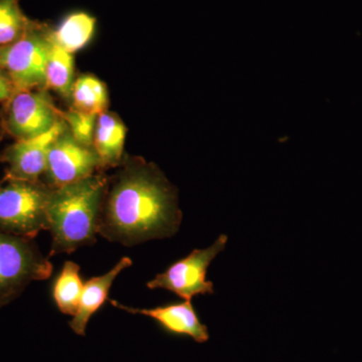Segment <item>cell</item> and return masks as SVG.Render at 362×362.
<instances>
[{"label": "cell", "instance_id": "cell-1", "mask_svg": "<svg viewBox=\"0 0 362 362\" xmlns=\"http://www.w3.org/2000/svg\"><path fill=\"white\" fill-rule=\"evenodd\" d=\"M119 166L105 192L99 235L125 247L175 235L182 221L175 187L144 159L126 158Z\"/></svg>", "mask_w": 362, "mask_h": 362}, {"label": "cell", "instance_id": "cell-2", "mask_svg": "<svg viewBox=\"0 0 362 362\" xmlns=\"http://www.w3.org/2000/svg\"><path fill=\"white\" fill-rule=\"evenodd\" d=\"M108 180L103 175H94L52 189L47 207L51 256L71 254L97 242Z\"/></svg>", "mask_w": 362, "mask_h": 362}, {"label": "cell", "instance_id": "cell-3", "mask_svg": "<svg viewBox=\"0 0 362 362\" xmlns=\"http://www.w3.org/2000/svg\"><path fill=\"white\" fill-rule=\"evenodd\" d=\"M52 189L40 180L4 178L0 182V230L32 240L47 230Z\"/></svg>", "mask_w": 362, "mask_h": 362}, {"label": "cell", "instance_id": "cell-4", "mask_svg": "<svg viewBox=\"0 0 362 362\" xmlns=\"http://www.w3.org/2000/svg\"><path fill=\"white\" fill-rule=\"evenodd\" d=\"M52 262L32 239L0 230V309L23 294L30 283L51 278Z\"/></svg>", "mask_w": 362, "mask_h": 362}, {"label": "cell", "instance_id": "cell-5", "mask_svg": "<svg viewBox=\"0 0 362 362\" xmlns=\"http://www.w3.org/2000/svg\"><path fill=\"white\" fill-rule=\"evenodd\" d=\"M52 28L35 21L21 39L0 47V71L16 90L45 89V65L52 42Z\"/></svg>", "mask_w": 362, "mask_h": 362}, {"label": "cell", "instance_id": "cell-6", "mask_svg": "<svg viewBox=\"0 0 362 362\" xmlns=\"http://www.w3.org/2000/svg\"><path fill=\"white\" fill-rule=\"evenodd\" d=\"M61 119L63 111L45 89L16 90L4 103L1 114L2 128L16 141L44 134Z\"/></svg>", "mask_w": 362, "mask_h": 362}, {"label": "cell", "instance_id": "cell-7", "mask_svg": "<svg viewBox=\"0 0 362 362\" xmlns=\"http://www.w3.org/2000/svg\"><path fill=\"white\" fill-rule=\"evenodd\" d=\"M228 240V235H221L211 247L194 250L149 281L147 288L166 290L185 300H192L199 295L214 294V283L206 278L207 270L211 262L226 249Z\"/></svg>", "mask_w": 362, "mask_h": 362}, {"label": "cell", "instance_id": "cell-8", "mask_svg": "<svg viewBox=\"0 0 362 362\" xmlns=\"http://www.w3.org/2000/svg\"><path fill=\"white\" fill-rule=\"evenodd\" d=\"M100 161L93 147L78 143L66 129L49 150L45 183L58 188L96 175Z\"/></svg>", "mask_w": 362, "mask_h": 362}, {"label": "cell", "instance_id": "cell-9", "mask_svg": "<svg viewBox=\"0 0 362 362\" xmlns=\"http://www.w3.org/2000/svg\"><path fill=\"white\" fill-rule=\"evenodd\" d=\"M66 129L68 126L65 120L61 119L44 134L16 140L1 156V160L7 165L4 178L40 181L47 169V156L52 145Z\"/></svg>", "mask_w": 362, "mask_h": 362}, {"label": "cell", "instance_id": "cell-10", "mask_svg": "<svg viewBox=\"0 0 362 362\" xmlns=\"http://www.w3.org/2000/svg\"><path fill=\"white\" fill-rule=\"evenodd\" d=\"M110 303L115 308L128 313L154 319L161 329L168 334L188 337L197 343H206L209 340V328L202 322L192 300L162 305L151 309L135 308L115 300H110Z\"/></svg>", "mask_w": 362, "mask_h": 362}, {"label": "cell", "instance_id": "cell-11", "mask_svg": "<svg viewBox=\"0 0 362 362\" xmlns=\"http://www.w3.org/2000/svg\"><path fill=\"white\" fill-rule=\"evenodd\" d=\"M132 259L129 257H123L110 271L103 275L90 279L85 283L78 310L69 323L71 329L76 334L85 337L90 319L108 299L114 281L125 269L132 266Z\"/></svg>", "mask_w": 362, "mask_h": 362}, {"label": "cell", "instance_id": "cell-12", "mask_svg": "<svg viewBox=\"0 0 362 362\" xmlns=\"http://www.w3.org/2000/svg\"><path fill=\"white\" fill-rule=\"evenodd\" d=\"M127 128L116 114L103 112L97 118L93 148L100 161V169L117 168L123 161Z\"/></svg>", "mask_w": 362, "mask_h": 362}, {"label": "cell", "instance_id": "cell-13", "mask_svg": "<svg viewBox=\"0 0 362 362\" xmlns=\"http://www.w3.org/2000/svg\"><path fill=\"white\" fill-rule=\"evenodd\" d=\"M96 28V18L83 11L71 13L54 30L52 39L64 51L73 54L84 49L92 40Z\"/></svg>", "mask_w": 362, "mask_h": 362}, {"label": "cell", "instance_id": "cell-14", "mask_svg": "<svg viewBox=\"0 0 362 362\" xmlns=\"http://www.w3.org/2000/svg\"><path fill=\"white\" fill-rule=\"evenodd\" d=\"M74 84L75 64L73 54L64 51L52 40L45 65V90H54L63 99L71 100Z\"/></svg>", "mask_w": 362, "mask_h": 362}, {"label": "cell", "instance_id": "cell-15", "mask_svg": "<svg viewBox=\"0 0 362 362\" xmlns=\"http://www.w3.org/2000/svg\"><path fill=\"white\" fill-rule=\"evenodd\" d=\"M81 267L66 261L52 285V298L62 313L74 316L78 310L84 283L80 275Z\"/></svg>", "mask_w": 362, "mask_h": 362}, {"label": "cell", "instance_id": "cell-16", "mask_svg": "<svg viewBox=\"0 0 362 362\" xmlns=\"http://www.w3.org/2000/svg\"><path fill=\"white\" fill-rule=\"evenodd\" d=\"M71 100L76 110L88 115L99 116L106 112L108 107V90L95 76L82 75L75 80Z\"/></svg>", "mask_w": 362, "mask_h": 362}, {"label": "cell", "instance_id": "cell-17", "mask_svg": "<svg viewBox=\"0 0 362 362\" xmlns=\"http://www.w3.org/2000/svg\"><path fill=\"white\" fill-rule=\"evenodd\" d=\"M33 23L23 13L20 0H0V47L21 39Z\"/></svg>", "mask_w": 362, "mask_h": 362}, {"label": "cell", "instance_id": "cell-18", "mask_svg": "<svg viewBox=\"0 0 362 362\" xmlns=\"http://www.w3.org/2000/svg\"><path fill=\"white\" fill-rule=\"evenodd\" d=\"M98 116L88 115L76 110L71 107L66 112H63V119L68 126L71 136L81 144L93 147L95 127Z\"/></svg>", "mask_w": 362, "mask_h": 362}, {"label": "cell", "instance_id": "cell-19", "mask_svg": "<svg viewBox=\"0 0 362 362\" xmlns=\"http://www.w3.org/2000/svg\"><path fill=\"white\" fill-rule=\"evenodd\" d=\"M14 93L13 86L4 71H0V103H6Z\"/></svg>", "mask_w": 362, "mask_h": 362}, {"label": "cell", "instance_id": "cell-20", "mask_svg": "<svg viewBox=\"0 0 362 362\" xmlns=\"http://www.w3.org/2000/svg\"><path fill=\"white\" fill-rule=\"evenodd\" d=\"M0 141H1V134H0Z\"/></svg>", "mask_w": 362, "mask_h": 362}]
</instances>
